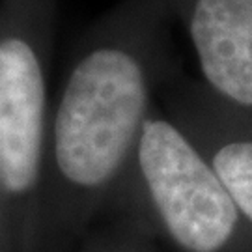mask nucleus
I'll list each match as a JSON object with an SVG mask.
<instances>
[{
  "instance_id": "nucleus-1",
  "label": "nucleus",
  "mask_w": 252,
  "mask_h": 252,
  "mask_svg": "<svg viewBox=\"0 0 252 252\" xmlns=\"http://www.w3.org/2000/svg\"><path fill=\"white\" fill-rule=\"evenodd\" d=\"M166 0H120L79 37L51 107L47 150L73 192L105 189L136 155L144 122L176 71Z\"/></svg>"
},
{
  "instance_id": "nucleus-2",
  "label": "nucleus",
  "mask_w": 252,
  "mask_h": 252,
  "mask_svg": "<svg viewBox=\"0 0 252 252\" xmlns=\"http://www.w3.org/2000/svg\"><path fill=\"white\" fill-rule=\"evenodd\" d=\"M56 13V0H0V190L11 200L43 174Z\"/></svg>"
},
{
  "instance_id": "nucleus-3",
  "label": "nucleus",
  "mask_w": 252,
  "mask_h": 252,
  "mask_svg": "<svg viewBox=\"0 0 252 252\" xmlns=\"http://www.w3.org/2000/svg\"><path fill=\"white\" fill-rule=\"evenodd\" d=\"M157 107L135 155L148 196L176 243L190 252H217L232 239L241 213L196 142Z\"/></svg>"
},
{
  "instance_id": "nucleus-4",
  "label": "nucleus",
  "mask_w": 252,
  "mask_h": 252,
  "mask_svg": "<svg viewBox=\"0 0 252 252\" xmlns=\"http://www.w3.org/2000/svg\"><path fill=\"white\" fill-rule=\"evenodd\" d=\"M217 101L252 116V0H166Z\"/></svg>"
},
{
  "instance_id": "nucleus-5",
  "label": "nucleus",
  "mask_w": 252,
  "mask_h": 252,
  "mask_svg": "<svg viewBox=\"0 0 252 252\" xmlns=\"http://www.w3.org/2000/svg\"><path fill=\"white\" fill-rule=\"evenodd\" d=\"M162 107L192 138H206L202 150L239 213L252 224V116L217 101L196 79L172 73L162 84Z\"/></svg>"
}]
</instances>
